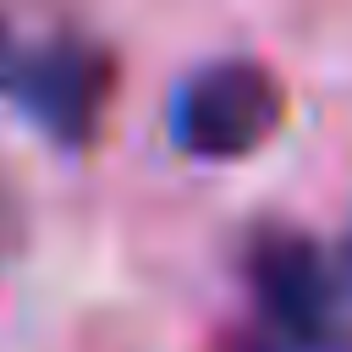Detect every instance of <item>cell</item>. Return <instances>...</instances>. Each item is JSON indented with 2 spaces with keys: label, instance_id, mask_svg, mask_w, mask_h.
<instances>
[{
  "label": "cell",
  "instance_id": "cell-1",
  "mask_svg": "<svg viewBox=\"0 0 352 352\" xmlns=\"http://www.w3.org/2000/svg\"><path fill=\"white\" fill-rule=\"evenodd\" d=\"M253 324L236 336V352H324L352 336L341 270L319 236L292 220L253 226L242 248Z\"/></svg>",
  "mask_w": 352,
  "mask_h": 352
},
{
  "label": "cell",
  "instance_id": "cell-2",
  "mask_svg": "<svg viewBox=\"0 0 352 352\" xmlns=\"http://www.w3.org/2000/svg\"><path fill=\"white\" fill-rule=\"evenodd\" d=\"M286 116V82L253 55H214L176 77L165 126L192 160H242L275 138Z\"/></svg>",
  "mask_w": 352,
  "mask_h": 352
},
{
  "label": "cell",
  "instance_id": "cell-3",
  "mask_svg": "<svg viewBox=\"0 0 352 352\" xmlns=\"http://www.w3.org/2000/svg\"><path fill=\"white\" fill-rule=\"evenodd\" d=\"M0 94H11L55 143L82 148L116 99V50L77 28L11 44L0 66Z\"/></svg>",
  "mask_w": 352,
  "mask_h": 352
}]
</instances>
